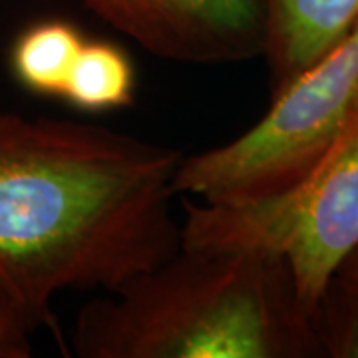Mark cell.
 I'll return each mask as SVG.
<instances>
[{
	"label": "cell",
	"mask_w": 358,
	"mask_h": 358,
	"mask_svg": "<svg viewBox=\"0 0 358 358\" xmlns=\"http://www.w3.org/2000/svg\"><path fill=\"white\" fill-rule=\"evenodd\" d=\"M80 358H319L310 315L282 257L179 249L80 308Z\"/></svg>",
	"instance_id": "2"
},
{
	"label": "cell",
	"mask_w": 358,
	"mask_h": 358,
	"mask_svg": "<svg viewBox=\"0 0 358 358\" xmlns=\"http://www.w3.org/2000/svg\"><path fill=\"white\" fill-rule=\"evenodd\" d=\"M86 36L72 22H36L16 38L10 64L16 80L32 94L62 98L70 68Z\"/></svg>",
	"instance_id": "7"
},
{
	"label": "cell",
	"mask_w": 358,
	"mask_h": 358,
	"mask_svg": "<svg viewBox=\"0 0 358 358\" xmlns=\"http://www.w3.org/2000/svg\"><path fill=\"white\" fill-rule=\"evenodd\" d=\"M136 72L128 54L103 40H84L62 100L86 112L122 110L134 102Z\"/></svg>",
	"instance_id": "8"
},
{
	"label": "cell",
	"mask_w": 358,
	"mask_h": 358,
	"mask_svg": "<svg viewBox=\"0 0 358 358\" xmlns=\"http://www.w3.org/2000/svg\"><path fill=\"white\" fill-rule=\"evenodd\" d=\"M322 355L358 358V287L333 275L310 313Z\"/></svg>",
	"instance_id": "9"
},
{
	"label": "cell",
	"mask_w": 358,
	"mask_h": 358,
	"mask_svg": "<svg viewBox=\"0 0 358 358\" xmlns=\"http://www.w3.org/2000/svg\"><path fill=\"white\" fill-rule=\"evenodd\" d=\"M143 50L183 64H235L265 52L263 0H84Z\"/></svg>",
	"instance_id": "5"
},
{
	"label": "cell",
	"mask_w": 358,
	"mask_h": 358,
	"mask_svg": "<svg viewBox=\"0 0 358 358\" xmlns=\"http://www.w3.org/2000/svg\"><path fill=\"white\" fill-rule=\"evenodd\" d=\"M271 94L345 38L358 22V0H263Z\"/></svg>",
	"instance_id": "6"
},
{
	"label": "cell",
	"mask_w": 358,
	"mask_h": 358,
	"mask_svg": "<svg viewBox=\"0 0 358 358\" xmlns=\"http://www.w3.org/2000/svg\"><path fill=\"white\" fill-rule=\"evenodd\" d=\"M334 275H338V277H343L345 281L352 282L355 287H358V245L345 257V261L338 265Z\"/></svg>",
	"instance_id": "11"
},
{
	"label": "cell",
	"mask_w": 358,
	"mask_h": 358,
	"mask_svg": "<svg viewBox=\"0 0 358 358\" xmlns=\"http://www.w3.org/2000/svg\"><path fill=\"white\" fill-rule=\"evenodd\" d=\"M181 245L282 257L308 315L358 245V102L327 154L293 187L245 203L183 199Z\"/></svg>",
	"instance_id": "3"
},
{
	"label": "cell",
	"mask_w": 358,
	"mask_h": 358,
	"mask_svg": "<svg viewBox=\"0 0 358 358\" xmlns=\"http://www.w3.org/2000/svg\"><path fill=\"white\" fill-rule=\"evenodd\" d=\"M358 102V22L285 88L239 138L181 159L176 192L203 203H245L277 195L317 166Z\"/></svg>",
	"instance_id": "4"
},
{
	"label": "cell",
	"mask_w": 358,
	"mask_h": 358,
	"mask_svg": "<svg viewBox=\"0 0 358 358\" xmlns=\"http://www.w3.org/2000/svg\"><path fill=\"white\" fill-rule=\"evenodd\" d=\"M181 159L102 126L0 110V279L36 329L60 336V293H112L178 251Z\"/></svg>",
	"instance_id": "1"
},
{
	"label": "cell",
	"mask_w": 358,
	"mask_h": 358,
	"mask_svg": "<svg viewBox=\"0 0 358 358\" xmlns=\"http://www.w3.org/2000/svg\"><path fill=\"white\" fill-rule=\"evenodd\" d=\"M36 331L24 307L0 279V358H28L32 355L30 333Z\"/></svg>",
	"instance_id": "10"
}]
</instances>
